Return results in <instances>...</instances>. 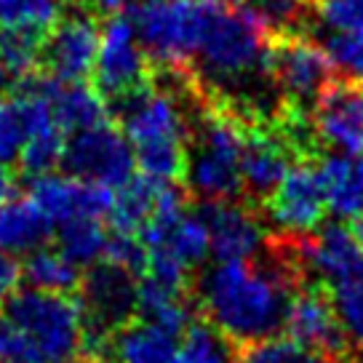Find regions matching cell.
I'll list each match as a JSON object with an SVG mask.
<instances>
[{
  "label": "cell",
  "instance_id": "29",
  "mask_svg": "<svg viewBox=\"0 0 363 363\" xmlns=\"http://www.w3.org/2000/svg\"><path fill=\"white\" fill-rule=\"evenodd\" d=\"M24 121L11 96L0 99V163H13L24 147Z\"/></svg>",
  "mask_w": 363,
  "mask_h": 363
},
{
  "label": "cell",
  "instance_id": "12",
  "mask_svg": "<svg viewBox=\"0 0 363 363\" xmlns=\"http://www.w3.org/2000/svg\"><path fill=\"white\" fill-rule=\"evenodd\" d=\"M86 329L94 337H110L131 323L134 313H139V291L131 272L104 259L94 264L83 278L80 296Z\"/></svg>",
  "mask_w": 363,
  "mask_h": 363
},
{
  "label": "cell",
  "instance_id": "39",
  "mask_svg": "<svg viewBox=\"0 0 363 363\" xmlns=\"http://www.w3.org/2000/svg\"><path fill=\"white\" fill-rule=\"evenodd\" d=\"M59 3H67V0H59Z\"/></svg>",
  "mask_w": 363,
  "mask_h": 363
},
{
  "label": "cell",
  "instance_id": "30",
  "mask_svg": "<svg viewBox=\"0 0 363 363\" xmlns=\"http://www.w3.org/2000/svg\"><path fill=\"white\" fill-rule=\"evenodd\" d=\"M104 259L118 264V267H123V270H128L131 275H134V272H145V267H147V246L142 243L139 235L113 233L110 240H107Z\"/></svg>",
  "mask_w": 363,
  "mask_h": 363
},
{
  "label": "cell",
  "instance_id": "33",
  "mask_svg": "<svg viewBox=\"0 0 363 363\" xmlns=\"http://www.w3.org/2000/svg\"><path fill=\"white\" fill-rule=\"evenodd\" d=\"M72 6H83V9H89L91 13H96L99 19H107V16H113V13L123 11L125 6L131 3V0H67ZM67 3H62V6H67Z\"/></svg>",
  "mask_w": 363,
  "mask_h": 363
},
{
  "label": "cell",
  "instance_id": "17",
  "mask_svg": "<svg viewBox=\"0 0 363 363\" xmlns=\"http://www.w3.org/2000/svg\"><path fill=\"white\" fill-rule=\"evenodd\" d=\"M318 171L326 190V203L342 219L363 216V152L361 155H323Z\"/></svg>",
  "mask_w": 363,
  "mask_h": 363
},
{
  "label": "cell",
  "instance_id": "22",
  "mask_svg": "<svg viewBox=\"0 0 363 363\" xmlns=\"http://www.w3.org/2000/svg\"><path fill=\"white\" fill-rule=\"evenodd\" d=\"M326 289L345 340L363 355V267L331 281Z\"/></svg>",
  "mask_w": 363,
  "mask_h": 363
},
{
  "label": "cell",
  "instance_id": "1",
  "mask_svg": "<svg viewBox=\"0 0 363 363\" xmlns=\"http://www.w3.org/2000/svg\"><path fill=\"white\" fill-rule=\"evenodd\" d=\"M294 251H272L270 262H216L198 281V302L225 340L249 342L272 337L284 326L294 294L299 259Z\"/></svg>",
  "mask_w": 363,
  "mask_h": 363
},
{
  "label": "cell",
  "instance_id": "18",
  "mask_svg": "<svg viewBox=\"0 0 363 363\" xmlns=\"http://www.w3.org/2000/svg\"><path fill=\"white\" fill-rule=\"evenodd\" d=\"M51 219L33 203V198H16L0 206V251L11 257H27L43 249L51 238Z\"/></svg>",
  "mask_w": 363,
  "mask_h": 363
},
{
  "label": "cell",
  "instance_id": "8",
  "mask_svg": "<svg viewBox=\"0 0 363 363\" xmlns=\"http://www.w3.org/2000/svg\"><path fill=\"white\" fill-rule=\"evenodd\" d=\"M246 115V145L240 158L243 193L251 201L264 203L284 182L289 169L302 160V155L296 152L294 142L289 139L275 115Z\"/></svg>",
  "mask_w": 363,
  "mask_h": 363
},
{
  "label": "cell",
  "instance_id": "10",
  "mask_svg": "<svg viewBox=\"0 0 363 363\" xmlns=\"http://www.w3.org/2000/svg\"><path fill=\"white\" fill-rule=\"evenodd\" d=\"M318 145L340 155L363 152V80L334 75L318 91L310 110Z\"/></svg>",
  "mask_w": 363,
  "mask_h": 363
},
{
  "label": "cell",
  "instance_id": "25",
  "mask_svg": "<svg viewBox=\"0 0 363 363\" xmlns=\"http://www.w3.org/2000/svg\"><path fill=\"white\" fill-rule=\"evenodd\" d=\"M65 145H67V134L59 128L57 123L48 125V128H40L24 139V147L19 152V169L27 174V177H43V174H51V171L62 166V158H65Z\"/></svg>",
  "mask_w": 363,
  "mask_h": 363
},
{
  "label": "cell",
  "instance_id": "24",
  "mask_svg": "<svg viewBox=\"0 0 363 363\" xmlns=\"http://www.w3.org/2000/svg\"><path fill=\"white\" fill-rule=\"evenodd\" d=\"M62 13L59 0H0V30L45 38Z\"/></svg>",
  "mask_w": 363,
  "mask_h": 363
},
{
  "label": "cell",
  "instance_id": "4",
  "mask_svg": "<svg viewBox=\"0 0 363 363\" xmlns=\"http://www.w3.org/2000/svg\"><path fill=\"white\" fill-rule=\"evenodd\" d=\"M125 13L150 67H195L208 0H139Z\"/></svg>",
  "mask_w": 363,
  "mask_h": 363
},
{
  "label": "cell",
  "instance_id": "20",
  "mask_svg": "<svg viewBox=\"0 0 363 363\" xmlns=\"http://www.w3.org/2000/svg\"><path fill=\"white\" fill-rule=\"evenodd\" d=\"M169 182L150 179V177H134L128 179L123 187H118L113 195V208H110V225L113 233H123V235H139L142 227L150 222V216L155 214L160 190Z\"/></svg>",
  "mask_w": 363,
  "mask_h": 363
},
{
  "label": "cell",
  "instance_id": "26",
  "mask_svg": "<svg viewBox=\"0 0 363 363\" xmlns=\"http://www.w3.org/2000/svg\"><path fill=\"white\" fill-rule=\"evenodd\" d=\"M177 363H235L227 340L211 326L193 323L182 334Z\"/></svg>",
  "mask_w": 363,
  "mask_h": 363
},
{
  "label": "cell",
  "instance_id": "38",
  "mask_svg": "<svg viewBox=\"0 0 363 363\" xmlns=\"http://www.w3.org/2000/svg\"><path fill=\"white\" fill-rule=\"evenodd\" d=\"M67 363H107V361H102V358H72Z\"/></svg>",
  "mask_w": 363,
  "mask_h": 363
},
{
  "label": "cell",
  "instance_id": "32",
  "mask_svg": "<svg viewBox=\"0 0 363 363\" xmlns=\"http://www.w3.org/2000/svg\"><path fill=\"white\" fill-rule=\"evenodd\" d=\"M19 281H22V264L16 262V257L0 251V307L19 291Z\"/></svg>",
  "mask_w": 363,
  "mask_h": 363
},
{
  "label": "cell",
  "instance_id": "34",
  "mask_svg": "<svg viewBox=\"0 0 363 363\" xmlns=\"http://www.w3.org/2000/svg\"><path fill=\"white\" fill-rule=\"evenodd\" d=\"M13 174L9 171L6 163H0V206L6 203V201H11V193H13Z\"/></svg>",
  "mask_w": 363,
  "mask_h": 363
},
{
  "label": "cell",
  "instance_id": "14",
  "mask_svg": "<svg viewBox=\"0 0 363 363\" xmlns=\"http://www.w3.org/2000/svg\"><path fill=\"white\" fill-rule=\"evenodd\" d=\"M201 219L208 233V251L216 262L251 259L267 240L259 216L235 201H206Z\"/></svg>",
  "mask_w": 363,
  "mask_h": 363
},
{
  "label": "cell",
  "instance_id": "35",
  "mask_svg": "<svg viewBox=\"0 0 363 363\" xmlns=\"http://www.w3.org/2000/svg\"><path fill=\"white\" fill-rule=\"evenodd\" d=\"M3 91H11V75H9V69L3 65V57H0V94Z\"/></svg>",
  "mask_w": 363,
  "mask_h": 363
},
{
  "label": "cell",
  "instance_id": "28",
  "mask_svg": "<svg viewBox=\"0 0 363 363\" xmlns=\"http://www.w3.org/2000/svg\"><path fill=\"white\" fill-rule=\"evenodd\" d=\"M313 16L342 35H363V0H307Z\"/></svg>",
  "mask_w": 363,
  "mask_h": 363
},
{
  "label": "cell",
  "instance_id": "11",
  "mask_svg": "<svg viewBox=\"0 0 363 363\" xmlns=\"http://www.w3.org/2000/svg\"><path fill=\"white\" fill-rule=\"evenodd\" d=\"M264 214L286 238H302L318 230L326 214V190L315 160L294 163L275 193L264 201Z\"/></svg>",
  "mask_w": 363,
  "mask_h": 363
},
{
  "label": "cell",
  "instance_id": "21",
  "mask_svg": "<svg viewBox=\"0 0 363 363\" xmlns=\"http://www.w3.org/2000/svg\"><path fill=\"white\" fill-rule=\"evenodd\" d=\"M22 278L30 284V289L51 291V294H67L80 284L78 264L59 249H45V246L27 254Z\"/></svg>",
  "mask_w": 363,
  "mask_h": 363
},
{
  "label": "cell",
  "instance_id": "27",
  "mask_svg": "<svg viewBox=\"0 0 363 363\" xmlns=\"http://www.w3.org/2000/svg\"><path fill=\"white\" fill-rule=\"evenodd\" d=\"M240 363H331L329 358L299 347L291 337H264L243 347Z\"/></svg>",
  "mask_w": 363,
  "mask_h": 363
},
{
  "label": "cell",
  "instance_id": "9",
  "mask_svg": "<svg viewBox=\"0 0 363 363\" xmlns=\"http://www.w3.org/2000/svg\"><path fill=\"white\" fill-rule=\"evenodd\" d=\"M152 78L147 54L142 51L139 38L128 13L118 11L102 22V38L96 51V65L91 75V86L102 96V102H110L125 91L136 89Z\"/></svg>",
  "mask_w": 363,
  "mask_h": 363
},
{
  "label": "cell",
  "instance_id": "6",
  "mask_svg": "<svg viewBox=\"0 0 363 363\" xmlns=\"http://www.w3.org/2000/svg\"><path fill=\"white\" fill-rule=\"evenodd\" d=\"M102 19L83 6H62L57 24L45 33L38 72L57 83H86L94 75Z\"/></svg>",
  "mask_w": 363,
  "mask_h": 363
},
{
  "label": "cell",
  "instance_id": "40",
  "mask_svg": "<svg viewBox=\"0 0 363 363\" xmlns=\"http://www.w3.org/2000/svg\"><path fill=\"white\" fill-rule=\"evenodd\" d=\"M305 3H307V0H305Z\"/></svg>",
  "mask_w": 363,
  "mask_h": 363
},
{
  "label": "cell",
  "instance_id": "36",
  "mask_svg": "<svg viewBox=\"0 0 363 363\" xmlns=\"http://www.w3.org/2000/svg\"><path fill=\"white\" fill-rule=\"evenodd\" d=\"M352 235H355V240L361 243V249H363V216H358V219L352 222Z\"/></svg>",
  "mask_w": 363,
  "mask_h": 363
},
{
  "label": "cell",
  "instance_id": "37",
  "mask_svg": "<svg viewBox=\"0 0 363 363\" xmlns=\"http://www.w3.org/2000/svg\"><path fill=\"white\" fill-rule=\"evenodd\" d=\"M211 3H219V6H233V9H238V6H246L251 0H211Z\"/></svg>",
  "mask_w": 363,
  "mask_h": 363
},
{
  "label": "cell",
  "instance_id": "23",
  "mask_svg": "<svg viewBox=\"0 0 363 363\" xmlns=\"http://www.w3.org/2000/svg\"><path fill=\"white\" fill-rule=\"evenodd\" d=\"M110 235L104 233L99 219H72L59 225V246L57 249L69 257L78 267L96 264L107 251Z\"/></svg>",
  "mask_w": 363,
  "mask_h": 363
},
{
  "label": "cell",
  "instance_id": "31",
  "mask_svg": "<svg viewBox=\"0 0 363 363\" xmlns=\"http://www.w3.org/2000/svg\"><path fill=\"white\" fill-rule=\"evenodd\" d=\"M326 51L337 67L347 69L352 78L363 80V35L334 33L326 40Z\"/></svg>",
  "mask_w": 363,
  "mask_h": 363
},
{
  "label": "cell",
  "instance_id": "16",
  "mask_svg": "<svg viewBox=\"0 0 363 363\" xmlns=\"http://www.w3.org/2000/svg\"><path fill=\"white\" fill-rule=\"evenodd\" d=\"M179 342L182 334L142 318L113 334V358L115 363H177Z\"/></svg>",
  "mask_w": 363,
  "mask_h": 363
},
{
  "label": "cell",
  "instance_id": "13",
  "mask_svg": "<svg viewBox=\"0 0 363 363\" xmlns=\"http://www.w3.org/2000/svg\"><path fill=\"white\" fill-rule=\"evenodd\" d=\"M30 198L43 211L51 225H65L72 219H102L113 208V190L65 174H43L30 182Z\"/></svg>",
  "mask_w": 363,
  "mask_h": 363
},
{
  "label": "cell",
  "instance_id": "19",
  "mask_svg": "<svg viewBox=\"0 0 363 363\" xmlns=\"http://www.w3.org/2000/svg\"><path fill=\"white\" fill-rule=\"evenodd\" d=\"M48 102L54 123L67 136L110 121L102 96L86 83H57L48 78Z\"/></svg>",
  "mask_w": 363,
  "mask_h": 363
},
{
  "label": "cell",
  "instance_id": "5",
  "mask_svg": "<svg viewBox=\"0 0 363 363\" xmlns=\"http://www.w3.org/2000/svg\"><path fill=\"white\" fill-rule=\"evenodd\" d=\"M267 80L278 89V102L305 110L307 99H315L334 75L337 65L326 45L307 33H272L264 62Z\"/></svg>",
  "mask_w": 363,
  "mask_h": 363
},
{
  "label": "cell",
  "instance_id": "15",
  "mask_svg": "<svg viewBox=\"0 0 363 363\" xmlns=\"http://www.w3.org/2000/svg\"><path fill=\"white\" fill-rule=\"evenodd\" d=\"M284 326L286 334L299 347L318 352L323 358H337L347 347L345 331L331 307V299L318 289H302V291L291 294Z\"/></svg>",
  "mask_w": 363,
  "mask_h": 363
},
{
  "label": "cell",
  "instance_id": "3",
  "mask_svg": "<svg viewBox=\"0 0 363 363\" xmlns=\"http://www.w3.org/2000/svg\"><path fill=\"white\" fill-rule=\"evenodd\" d=\"M11 320L43 363L72 361L89 337L86 318L78 299L38 289H22L3 305Z\"/></svg>",
  "mask_w": 363,
  "mask_h": 363
},
{
  "label": "cell",
  "instance_id": "2",
  "mask_svg": "<svg viewBox=\"0 0 363 363\" xmlns=\"http://www.w3.org/2000/svg\"><path fill=\"white\" fill-rule=\"evenodd\" d=\"M272 30L262 13L251 6H219L208 0L203 35L195 59V72L206 86L225 94V86H235L251 78H264L267 43Z\"/></svg>",
  "mask_w": 363,
  "mask_h": 363
},
{
  "label": "cell",
  "instance_id": "7",
  "mask_svg": "<svg viewBox=\"0 0 363 363\" xmlns=\"http://www.w3.org/2000/svg\"><path fill=\"white\" fill-rule=\"evenodd\" d=\"M62 166L75 179L115 190L134 179L136 155L128 136L113 121H104L94 128L67 136Z\"/></svg>",
  "mask_w": 363,
  "mask_h": 363
}]
</instances>
